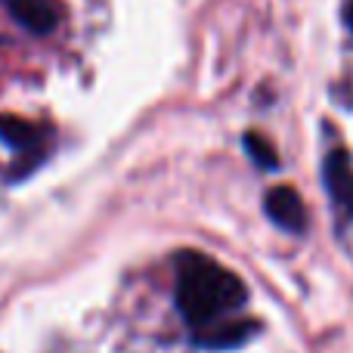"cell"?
<instances>
[{
	"label": "cell",
	"instance_id": "1",
	"mask_svg": "<svg viewBox=\"0 0 353 353\" xmlns=\"http://www.w3.org/2000/svg\"><path fill=\"white\" fill-rule=\"evenodd\" d=\"M242 279L199 251H183L176 257V307L195 332L220 323V316L245 304Z\"/></svg>",
	"mask_w": 353,
	"mask_h": 353
},
{
	"label": "cell",
	"instance_id": "2",
	"mask_svg": "<svg viewBox=\"0 0 353 353\" xmlns=\"http://www.w3.org/2000/svg\"><path fill=\"white\" fill-rule=\"evenodd\" d=\"M325 189H329V199L335 201V208L344 217H353V161L344 149L325 155Z\"/></svg>",
	"mask_w": 353,
	"mask_h": 353
},
{
	"label": "cell",
	"instance_id": "3",
	"mask_svg": "<svg viewBox=\"0 0 353 353\" xmlns=\"http://www.w3.org/2000/svg\"><path fill=\"white\" fill-rule=\"evenodd\" d=\"M263 208H267L270 220L276 226L288 232H304L307 230V208H304V199H301L298 189L292 186H276L267 192L263 199Z\"/></svg>",
	"mask_w": 353,
	"mask_h": 353
},
{
	"label": "cell",
	"instance_id": "4",
	"mask_svg": "<svg viewBox=\"0 0 353 353\" xmlns=\"http://www.w3.org/2000/svg\"><path fill=\"white\" fill-rule=\"evenodd\" d=\"M6 3H10L12 19L34 34H50L59 22V12L50 0H6Z\"/></svg>",
	"mask_w": 353,
	"mask_h": 353
},
{
	"label": "cell",
	"instance_id": "5",
	"mask_svg": "<svg viewBox=\"0 0 353 353\" xmlns=\"http://www.w3.org/2000/svg\"><path fill=\"white\" fill-rule=\"evenodd\" d=\"M251 332H257V323L251 319H232V323H214L208 329L199 332V344L211 350H226V347H239L251 338Z\"/></svg>",
	"mask_w": 353,
	"mask_h": 353
},
{
	"label": "cell",
	"instance_id": "6",
	"mask_svg": "<svg viewBox=\"0 0 353 353\" xmlns=\"http://www.w3.org/2000/svg\"><path fill=\"white\" fill-rule=\"evenodd\" d=\"M0 137H3L12 149H31L41 140V130L31 121H22V118H16V115H3L0 118Z\"/></svg>",
	"mask_w": 353,
	"mask_h": 353
},
{
	"label": "cell",
	"instance_id": "7",
	"mask_svg": "<svg viewBox=\"0 0 353 353\" xmlns=\"http://www.w3.org/2000/svg\"><path fill=\"white\" fill-rule=\"evenodd\" d=\"M245 152L251 155V161H254L257 168H263V171H273L276 165H279V155H276V149L270 146V140H263L261 134H245Z\"/></svg>",
	"mask_w": 353,
	"mask_h": 353
},
{
	"label": "cell",
	"instance_id": "8",
	"mask_svg": "<svg viewBox=\"0 0 353 353\" xmlns=\"http://www.w3.org/2000/svg\"><path fill=\"white\" fill-rule=\"evenodd\" d=\"M344 19H347V25H350V28H353V0H350V3H347V12H344Z\"/></svg>",
	"mask_w": 353,
	"mask_h": 353
}]
</instances>
